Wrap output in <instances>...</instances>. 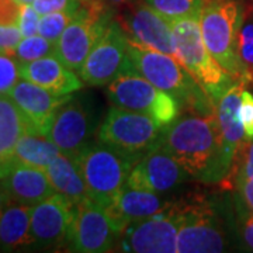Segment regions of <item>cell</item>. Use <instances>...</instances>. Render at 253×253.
<instances>
[{"mask_svg":"<svg viewBox=\"0 0 253 253\" xmlns=\"http://www.w3.org/2000/svg\"><path fill=\"white\" fill-rule=\"evenodd\" d=\"M174 58L186 68L208 99L217 103L236 82L208 52L201 36L200 14L172 21Z\"/></svg>","mask_w":253,"mask_h":253,"instance_id":"2","label":"cell"},{"mask_svg":"<svg viewBox=\"0 0 253 253\" xmlns=\"http://www.w3.org/2000/svg\"><path fill=\"white\" fill-rule=\"evenodd\" d=\"M83 0H34L33 6L40 13V16H44L48 13L55 11H69L76 14V11L81 9Z\"/></svg>","mask_w":253,"mask_h":253,"instance_id":"31","label":"cell"},{"mask_svg":"<svg viewBox=\"0 0 253 253\" xmlns=\"http://www.w3.org/2000/svg\"><path fill=\"white\" fill-rule=\"evenodd\" d=\"M126 30L138 42L174 56L172 21L144 3L126 20Z\"/></svg>","mask_w":253,"mask_h":253,"instance_id":"19","label":"cell"},{"mask_svg":"<svg viewBox=\"0 0 253 253\" xmlns=\"http://www.w3.org/2000/svg\"><path fill=\"white\" fill-rule=\"evenodd\" d=\"M21 4L18 0H0V24L17 26Z\"/></svg>","mask_w":253,"mask_h":253,"instance_id":"36","label":"cell"},{"mask_svg":"<svg viewBox=\"0 0 253 253\" xmlns=\"http://www.w3.org/2000/svg\"><path fill=\"white\" fill-rule=\"evenodd\" d=\"M162 128L148 114L111 107L103 120L97 139L123 152L141 156L158 144Z\"/></svg>","mask_w":253,"mask_h":253,"instance_id":"8","label":"cell"},{"mask_svg":"<svg viewBox=\"0 0 253 253\" xmlns=\"http://www.w3.org/2000/svg\"><path fill=\"white\" fill-rule=\"evenodd\" d=\"M107 96L117 107L151 116L161 128L172 124L180 113V101L176 96L159 90L134 71L121 73L109 83Z\"/></svg>","mask_w":253,"mask_h":253,"instance_id":"6","label":"cell"},{"mask_svg":"<svg viewBox=\"0 0 253 253\" xmlns=\"http://www.w3.org/2000/svg\"><path fill=\"white\" fill-rule=\"evenodd\" d=\"M55 54V44L48 41L40 34L31 37H23L14 51V56L18 62H31L46 55Z\"/></svg>","mask_w":253,"mask_h":253,"instance_id":"28","label":"cell"},{"mask_svg":"<svg viewBox=\"0 0 253 253\" xmlns=\"http://www.w3.org/2000/svg\"><path fill=\"white\" fill-rule=\"evenodd\" d=\"M245 86H246L245 82H236L215 103V113L221 129L222 148H224L226 162L231 165V168H234L238 151L245 142L244 126L239 118L241 96Z\"/></svg>","mask_w":253,"mask_h":253,"instance_id":"20","label":"cell"},{"mask_svg":"<svg viewBox=\"0 0 253 253\" xmlns=\"http://www.w3.org/2000/svg\"><path fill=\"white\" fill-rule=\"evenodd\" d=\"M110 3H113V4H126L128 1H131V0H109Z\"/></svg>","mask_w":253,"mask_h":253,"instance_id":"40","label":"cell"},{"mask_svg":"<svg viewBox=\"0 0 253 253\" xmlns=\"http://www.w3.org/2000/svg\"><path fill=\"white\" fill-rule=\"evenodd\" d=\"M244 7L236 0H206L200 27L208 52L235 81H241L238 61V31Z\"/></svg>","mask_w":253,"mask_h":253,"instance_id":"5","label":"cell"},{"mask_svg":"<svg viewBox=\"0 0 253 253\" xmlns=\"http://www.w3.org/2000/svg\"><path fill=\"white\" fill-rule=\"evenodd\" d=\"M128 71H131L128 59V37L120 24L113 21L91 48L78 75L84 84L103 86Z\"/></svg>","mask_w":253,"mask_h":253,"instance_id":"10","label":"cell"},{"mask_svg":"<svg viewBox=\"0 0 253 253\" xmlns=\"http://www.w3.org/2000/svg\"><path fill=\"white\" fill-rule=\"evenodd\" d=\"M252 1H253V0H252Z\"/></svg>","mask_w":253,"mask_h":253,"instance_id":"42","label":"cell"},{"mask_svg":"<svg viewBox=\"0 0 253 253\" xmlns=\"http://www.w3.org/2000/svg\"><path fill=\"white\" fill-rule=\"evenodd\" d=\"M18 3H20V4H33L34 0H18Z\"/></svg>","mask_w":253,"mask_h":253,"instance_id":"41","label":"cell"},{"mask_svg":"<svg viewBox=\"0 0 253 253\" xmlns=\"http://www.w3.org/2000/svg\"><path fill=\"white\" fill-rule=\"evenodd\" d=\"M31 208L10 200L0 214V248L17 249L33 246Z\"/></svg>","mask_w":253,"mask_h":253,"instance_id":"24","label":"cell"},{"mask_svg":"<svg viewBox=\"0 0 253 253\" xmlns=\"http://www.w3.org/2000/svg\"><path fill=\"white\" fill-rule=\"evenodd\" d=\"M236 158H239V168L236 177H253V139L245 141L241 149L238 151ZM235 158V159H236Z\"/></svg>","mask_w":253,"mask_h":253,"instance_id":"35","label":"cell"},{"mask_svg":"<svg viewBox=\"0 0 253 253\" xmlns=\"http://www.w3.org/2000/svg\"><path fill=\"white\" fill-rule=\"evenodd\" d=\"M40 13L34 9L33 4H21L20 16H18L17 27L20 28L23 37H31L38 34L40 27Z\"/></svg>","mask_w":253,"mask_h":253,"instance_id":"32","label":"cell"},{"mask_svg":"<svg viewBox=\"0 0 253 253\" xmlns=\"http://www.w3.org/2000/svg\"><path fill=\"white\" fill-rule=\"evenodd\" d=\"M59 154H62L61 149L46 135L26 132L18 139L14 151V163H23L46 170Z\"/></svg>","mask_w":253,"mask_h":253,"instance_id":"25","label":"cell"},{"mask_svg":"<svg viewBox=\"0 0 253 253\" xmlns=\"http://www.w3.org/2000/svg\"><path fill=\"white\" fill-rule=\"evenodd\" d=\"M179 214V253L224 252L225 234L210 201L190 197L174 203Z\"/></svg>","mask_w":253,"mask_h":253,"instance_id":"7","label":"cell"},{"mask_svg":"<svg viewBox=\"0 0 253 253\" xmlns=\"http://www.w3.org/2000/svg\"><path fill=\"white\" fill-rule=\"evenodd\" d=\"M33 132L17 104L7 94H0V179L14 165V151L18 139Z\"/></svg>","mask_w":253,"mask_h":253,"instance_id":"22","label":"cell"},{"mask_svg":"<svg viewBox=\"0 0 253 253\" xmlns=\"http://www.w3.org/2000/svg\"><path fill=\"white\" fill-rule=\"evenodd\" d=\"M18 63L21 79L36 83L58 96H71L75 91L81 90L83 86L79 75L69 69L56 54L46 55L31 62Z\"/></svg>","mask_w":253,"mask_h":253,"instance_id":"17","label":"cell"},{"mask_svg":"<svg viewBox=\"0 0 253 253\" xmlns=\"http://www.w3.org/2000/svg\"><path fill=\"white\" fill-rule=\"evenodd\" d=\"M123 236V251L136 253L177 252L179 214L174 203L165 204L152 217L136 221L126 226ZM124 229V231H126Z\"/></svg>","mask_w":253,"mask_h":253,"instance_id":"11","label":"cell"},{"mask_svg":"<svg viewBox=\"0 0 253 253\" xmlns=\"http://www.w3.org/2000/svg\"><path fill=\"white\" fill-rule=\"evenodd\" d=\"M138 158V155L126 154L99 141V144L86 145L73 161L83 176L89 197L100 206H106L126 187Z\"/></svg>","mask_w":253,"mask_h":253,"instance_id":"3","label":"cell"},{"mask_svg":"<svg viewBox=\"0 0 253 253\" xmlns=\"http://www.w3.org/2000/svg\"><path fill=\"white\" fill-rule=\"evenodd\" d=\"M187 174L172 155L156 144L134 165L126 186L128 189L163 193L186 180Z\"/></svg>","mask_w":253,"mask_h":253,"instance_id":"14","label":"cell"},{"mask_svg":"<svg viewBox=\"0 0 253 253\" xmlns=\"http://www.w3.org/2000/svg\"><path fill=\"white\" fill-rule=\"evenodd\" d=\"M236 52L241 68V81L246 84H253V11H242Z\"/></svg>","mask_w":253,"mask_h":253,"instance_id":"26","label":"cell"},{"mask_svg":"<svg viewBox=\"0 0 253 253\" xmlns=\"http://www.w3.org/2000/svg\"><path fill=\"white\" fill-rule=\"evenodd\" d=\"M109 24L100 1L83 0L82 7L58 40L55 54L69 69L79 73L91 48Z\"/></svg>","mask_w":253,"mask_h":253,"instance_id":"9","label":"cell"},{"mask_svg":"<svg viewBox=\"0 0 253 253\" xmlns=\"http://www.w3.org/2000/svg\"><path fill=\"white\" fill-rule=\"evenodd\" d=\"M21 40L23 34L17 26L0 24V52L14 55V51Z\"/></svg>","mask_w":253,"mask_h":253,"instance_id":"34","label":"cell"},{"mask_svg":"<svg viewBox=\"0 0 253 253\" xmlns=\"http://www.w3.org/2000/svg\"><path fill=\"white\" fill-rule=\"evenodd\" d=\"M158 144L194 179L225 180L232 170L226 162L215 109L206 116H184L165 126Z\"/></svg>","mask_w":253,"mask_h":253,"instance_id":"1","label":"cell"},{"mask_svg":"<svg viewBox=\"0 0 253 253\" xmlns=\"http://www.w3.org/2000/svg\"><path fill=\"white\" fill-rule=\"evenodd\" d=\"M244 239L245 242L248 244V246L253 249V215L245 219L244 224Z\"/></svg>","mask_w":253,"mask_h":253,"instance_id":"38","label":"cell"},{"mask_svg":"<svg viewBox=\"0 0 253 253\" xmlns=\"http://www.w3.org/2000/svg\"><path fill=\"white\" fill-rule=\"evenodd\" d=\"M76 214V206L61 193H54L31 208L33 246L66 244Z\"/></svg>","mask_w":253,"mask_h":253,"instance_id":"13","label":"cell"},{"mask_svg":"<svg viewBox=\"0 0 253 253\" xmlns=\"http://www.w3.org/2000/svg\"><path fill=\"white\" fill-rule=\"evenodd\" d=\"M103 208L114 228L123 234L129 224L158 214L163 204L155 193L128 189L126 186Z\"/></svg>","mask_w":253,"mask_h":253,"instance_id":"18","label":"cell"},{"mask_svg":"<svg viewBox=\"0 0 253 253\" xmlns=\"http://www.w3.org/2000/svg\"><path fill=\"white\" fill-rule=\"evenodd\" d=\"M91 123L89 113L81 100L69 99L58 109L46 136L56 144L61 152L75 158L89 144Z\"/></svg>","mask_w":253,"mask_h":253,"instance_id":"16","label":"cell"},{"mask_svg":"<svg viewBox=\"0 0 253 253\" xmlns=\"http://www.w3.org/2000/svg\"><path fill=\"white\" fill-rule=\"evenodd\" d=\"M245 204L253 212V177H236Z\"/></svg>","mask_w":253,"mask_h":253,"instance_id":"37","label":"cell"},{"mask_svg":"<svg viewBox=\"0 0 253 253\" xmlns=\"http://www.w3.org/2000/svg\"><path fill=\"white\" fill-rule=\"evenodd\" d=\"M239 118L244 126L245 141L253 139V94L249 90L244 89L241 96L239 106Z\"/></svg>","mask_w":253,"mask_h":253,"instance_id":"33","label":"cell"},{"mask_svg":"<svg viewBox=\"0 0 253 253\" xmlns=\"http://www.w3.org/2000/svg\"><path fill=\"white\" fill-rule=\"evenodd\" d=\"M46 174L55 193H61L75 206L89 200V191L81 170L71 156L59 154L46 168Z\"/></svg>","mask_w":253,"mask_h":253,"instance_id":"23","label":"cell"},{"mask_svg":"<svg viewBox=\"0 0 253 253\" xmlns=\"http://www.w3.org/2000/svg\"><path fill=\"white\" fill-rule=\"evenodd\" d=\"M1 181L10 200L30 207H34L55 193L46 170L23 163H14Z\"/></svg>","mask_w":253,"mask_h":253,"instance_id":"21","label":"cell"},{"mask_svg":"<svg viewBox=\"0 0 253 253\" xmlns=\"http://www.w3.org/2000/svg\"><path fill=\"white\" fill-rule=\"evenodd\" d=\"M75 14L69 11H55V13H48L40 18V27H38V34L51 41L56 45L58 40L61 38L65 28L69 26Z\"/></svg>","mask_w":253,"mask_h":253,"instance_id":"29","label":"cell"},{"mask_svg":"<svg viewBox=\"0 0 253 253\" xmlns=\"http://www.w3.org/2000/svg\"><path fill=\"white\" fill-rule=\"evenodd\" d=\"M20 63L13 54L0 52V94H7L21 78L18 72Z\"/></svg>","mask_w":253,"mask_h":253,"instance_id":"30","label":"cell"},{"mask_svg":"<svg viewBox=\"0 0 253 253\" xmlns=\"http://www.w3.org/2000/svg\"><path fill=\"white\" fill-rule=\"evenodd\" d=\"M145 3L168 20L176 21L179 18L200 14L206 0H145Z\"/></svg>","mask_w":253,"mask_h":253,"instance_id":"27","label":"cell"},{"mask_svg":"<svg viewBox=\"0 0 253 253\" xmlns=\"http://www.w3.org/2000/svg\"><path fill=\"white\" fill-rule=\"evenodd\" d=\"M9 96L17 104L33 132L46 135L58 109L71 96H58L36 83L20 79Z\"/></svg>","mask_w":253,"mask_h":253,"instance_id":"15","label":"cell"},{"mask_svg":"<svg viewBox=\"0 0 253 253\" xmlns=\"http://www.w3.org/2000/svg\"><path fill=\"white\" fill-rule=\"evenodd\" d=\"M10 201V196L9 193H7V190L4 187V184H3V181L0 179V214H1V211L4 210V207L7 206V203Z\"/></svg>","mask_w":253,"mask_h":253,"instance_id":"39","label":"cell"},{"mask_svg":"<svg viewBox=\"0 0 253 253\" xmlns=\"http://www.w3.org/2000/svg\"><path fill=\"white\" fill-rule=\"evenodd\" d=\"M120 235L103 206L89 199L76 206V214L66 244L75 252L103 253L113 249Z\"/></svg>","mask_w":253,"mask_h":253,"instance_id":"12","label":"cell"},{"mask_svg":"<svg viewBox=\"0 0 253 253\" xmlns=\"http://www.w3.org/2000/svg\"><path fill=\"white\" fill-rule=\"evenodd\" d=\"M128 59L131 71L139 73L159 90L172 93L179 101L197 104L206 91L174 56L144 45L128 37ZM208 97V96H207Z\"/></svg>","mask_w":253,"mask_h":253,"instance_id":"4","label":"cell"}]
</instances>
